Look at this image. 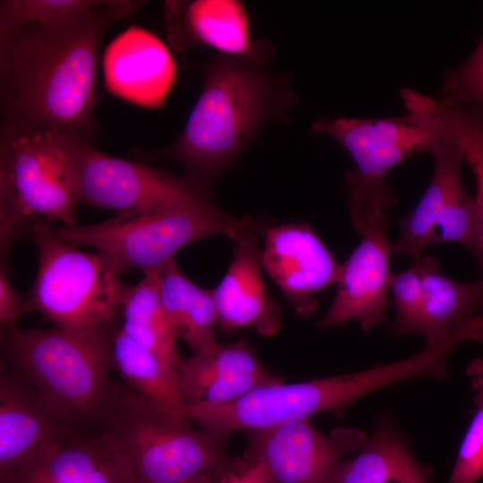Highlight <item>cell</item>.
Here are the masks:
<instances>
[{
	"label": "cell",
	"mask_w": 483,
	"mask_h": 483,
	"mask_svg": "<svg viewBox=\"0 0 483 483\" xmlns=\"http://www.w3.org/2000/svg\"><path fill=\"white\" fill-rule=\"evenodd\" d=\"M144 3L108 0L73 19L0 34L1 98L6 118L90 140L96 75L106 27Z\"/></svg>",
	"instance_id": "obj_1"
},
{
	"label": "cell",
	"mask_w": 483,
	"mask_h": 483,
	"mask_svg": "<svg viewBox=\"0 0 483 483\" xmlns=\"http://www.w3.org/2000/svg\"><path fill=\"white\" fill-rule=\"evenodd\" d=\"M266 65L224 54L202 64V89L181 134L164 148L139 152V158L179 161L183 176L211 197L216 180L262 128L271 121L286 122L298 104L290 78Z\"/></svg>",
	"instance_id": "obj_2"
},
{
	"label": "cell",
	"mask_w": 483,
	"mask_h": 483,
	"mask_svg": "<svg viewBox=\"0 0 483 483\" xmlns=\"http://www.w3.org/2000/svg\"><path fill=\"white\" fill-rule=\"evenodd\" d=\"M114 329L2 330V362L66 428L97 427L115 386L110 377Z\"/></svg>",
	"instance_id": "obj_3"
},
{
	"label": "cell",
	"mask_w": 483,
	"mask_h": 483,
	"mask_svg": "<svg viewBox=\"0 0 483 483\" xmlns=\"http://www.w3.org/2000/svg\"><path fill=\"white\" fill-rule=\"evenodd\" d=\"M191 423L115 383L97 436L120 458L132 483L224 479L242 463L229 453L225 438Z\"/></svg>",
	"instance_id": "obj_4"
},
{
	"label": "cell",
	"mask_w": 483,
	"mask_h": 483,
	"mask_svg": "<svg viewBox=\"0 0 483 483\" xmlns=\"http://www.w3.org/2000/svg\"><path fill=\"white\" fill-rule=\"evenodd\" d=\"M79 138L21 119H5L0 146L1 261L13 242L29 235L39 223L78 225Z\"/></svg>",
	"instance_id": "obj_5"
},
{
	"label": "cell",
	"mask_w": 483,
	"mask_h": 483,
	"mask_svg": "<svg viewBox=\"0 0 483 483\" xmlns=\"http://www.w3.org/2000/svg\"><path fill=\"white\" fill-rule=\"evenodd\" d=\"M250 216L234 217L216 204L133 210L92 225L52 228L61 240L75 246L87 245L106 256L123 273L157 269L195 242L225 235L234 242L266 227Z\"/></svg>",
	"instance_id": "obj_6"
},
{
	"label": "cell",
	"mask_w": 483,
	"mask_h": 483,
	"mask_svg": "<svg viewBox=\"0 0 483 483\" xmlns=\"http://www.w3.org/2000/svg\"><path fill=\"white\" fill-rule=\"evenodd\" d=\"M29 237L38 251L36 279L28 292L30 311L68 330L112 326L128 287L114 264L61 240L46 223L35 225Z\"/></svg>",
	"instance_id": "obj_7"
},
{
	"label": "cell",
	"mask_w": 483,
	"mask_h": 483,
	"mask_svg": "<svg viewBox=\"0 0 483 483\" xmlns=\"http://www.w3.org/2000/svg\"><path fill=\"white\" fill-rule=\"evenodd\" d=\"M310 131L330 137L352 157L344 186L351 218L369 212L393 211L398 199L387 182L388 173L419 152L442 142L418 114L383 118L336 117L315 121Z\"/></svg>",
	"instance_id": "obj_8"
},
{
	"label": "cell",
	"mask_w": 483,
	"mask_h": 483,
	"mask_svg": "<svg viewBox=\"0 0 483 483\" xmlns=\"http://www.w3.org/2000/svg\"><path fill=\"white\" fill-rule=\"evenodd\" d=\"M76 181L80 204L116 213L215 204L183 175L109 156L82 138L76 144Z\"/></svg>",
	"instance_id": "obj_9"
},
{
	"label": "cell",
	"mask_w": 483,
	"mask_h": 483,
	"mask_svg": "<svg viewBox=\"0 0 483 483\" xmlns=\"http://www.w3.org/2000/svg\"><path fill=\"white\" fill-rule=\"evenodd\" d=\"M428 153L435 163L432 178L412 212L399 220L400 234L393 251L416 261L428 245L453 242L476 254L477 207L462 182L463 155L445 141L436 144Z\"/></svg>",
	"instance_id": "obj_10"
},
{
	"label": "cell",
	"mask_w": 483,
	"mask_h": 483,
	"mask_svg": "<svg viewBox=\"0 0 483 483\" xmlns=\"http://www.w3.org/2000/svg\"><path fill=\"white\" fill-rule=\"evenodd\" d=\"M244 433L250 456L263 462L272 483H331L342 459L360 451L369 437L359 428L325 434L309 419Z\"/></svg>",
	"instance_id": "obj_11"
},
{
	"label": "cell",
	"mask_w": 483,
	"mask_h": 483,
	"mask_svg": "<svg viewBox=\"0 0 483 483\" xmlns=\"http://www.w3.org/2000/svg\"><path fill=\"white\" fill-rule=\"evenodd\" d=\"M390 212H375L353 224L362 240L342 264L336 294L318 328H331L349 320L369 332L386 319L387 292L394 253L387 237Z\"/></svg>",
	"instance_id": "obj_12"
},
{
	"label": "cell",
	"mask_w": 483,
	"mask_h": 483,
	"mask_svg": "<svg viewBox=\"0 0 483 483\" xmlns=\"http://www.w3.org/2000/svg\"><path fill=\"white\" fill-rule=\"evenodd\" d=\"M261 233L262 269L298 315L311 316L318 308L316 294L337 284L342 265L305 223L266 226Z\"/></svg>",
	"instance_id": "obj_13"
},
{
	"label": "cell",
	"mask_w": 483,
	"mask_h": 483,
	"mask_svg": "<svg viewBox=\"0 0 483 483\" xmlns=\"http://www.w3.org/2000/svg\"><path fill=\"white\" fill-rule=\"evenodd\" d=\"M164 14L168 39L177 51L204 46L264 64L275 55L270 42L252 40L249 17L239 1H165Z\"/></svg>",
	"instance_id": "obj_14"
},
{
	"label": "cell",
	"mask_w": 483,
	"mask_h": 483,
	"mask_svg": "<svg viewBox=\"0 0 483 483\" xmlns=\"http://www.w3.org/2000/svg\"><path fill=\"white\" fill-rule=\"evenodd\" d=\"M70 431L29 385L1 362L0 483L14 482Z\"/></svg>",
	"instance_id": "obj_15"
},
{
	"label": "cell",
	"mask_w": 483,
	"mask_h": 483,
	"mask_svg": "<svg viewBox=\"0 0 483 483\" xmlns=\"http://www.w3.org/2000/svg\"><path fill=\"white\" fill-rule=\"evenodd\" d=\"M106 86L114 96L148 108H160L176 80L177 66L157 36L132 26L106 47Z\"/></svg>",
	"instance_id": "obj_16"
},
{
	"label": "cell",
	"mask_w": 483,
	"mask_h": 483,
	"mask_svg": "<svg viewBox=\"0 0 483 483\" xmlns=\"http://www.w3.org/2000/svg\"><path fill=\"white\" fill-rule=\"evenodd\" d=\"M258 233H248L235 242L228 270L212 293L217 324L224 330L251 328L269 337L279 331L282 314L262 278Z\"/></svg>",
	"instance_id": "obj_17"
},
{
	"label": "cell",
	"mask_w": 483,
	"mask_h": 483,
	"mask_svg": "<svg viewBox=\"0 0 483 483\" xmlns=\"http://www.w3.org/2000/svg\"><path fill=\"white\" fill-rule=\"evenodd\" d=\"M423 298L418 334L427 343L460 335L483 343V283H461L441 273L433 256L421 257Z\"/></svg>",
	"instance_id": "obj_18"
},
{
	"label": "cell",
	"mask_w": 483,
	"mask_h": 483,
	"mask_svg": "<svg viewBox=\"0 0 483 483\" xmlns=\"http://www.w3.org/2000/svg\"><path fill=\"white\" fill-rule=\"evenodd\" d=\"M13 483L132 482L123 462L98 436H80L72 430Z\"/></svg>",
	"instance_id": "obj_19"
},
{
	"label": "cell",
	"mask_w": 483,
	"mask_h": 483,
	"mask_svg": "<svg viewBox=\"0 0 483 483\" xmlns=\"http://www.w3.org/2000/svg\"><path fill=\"white\" fill-rule=\"evenodd\" d=\"M405 104L425 119L442 141L452 143L462 151L475 175L478 214L475 255L482 267L483 283V113L470 106L445 103L415 89L407 92Z\"/></svg>",
	"instance_id": "obj_20"
},
{
	"label": "cell",
	"mask_w": 483,
	"mask_h": 483,
	"mask_svg": "<svg viewBox=\"0 0 483 483\" xmlns=\"http://www.w3.org/2000/svg\"><path fill=\"white\" fill-rule=\"evenodd\" d=\"M159 294L169 323L177 337L193 353L206 352L218 343L212 290L200 288L179 269L175 258L158 268Z\"/></svg>",
	"instance_id": "obj_21"
},
{
	"label": "cell",
	"mask_w": 483,
	"mask_h": 483,
	"mask_svg": "<svg viewBox=\"0 0 483 483\" xmlns=\"http://www.w3.org/2000/svg\"><path fill=\"white\" fill-rule=\"evenodd\" d=\"M426 478L405 437L384 418L358 454L341 462L331 483H418Z\"/></svg>",
	"instance_id": "obj_22"
},
{
	"label": "cell",
	"mask_w": 483,
	"mask_h": 483,
	"mask_svg": "<svg viewBox=\"0 0 483 483\" xmlns=\"http://www.w3.org/2000/svg\"><path fill=\"white\" fill-rule=\"evenodd\" d=\"M120 312V328L177 372L182 358L161 302L158 268L143 272L139 283L128 284Z\"/></svg>",
	"instance_id": "obj_23"
},
{
	"label": "cell",
	"mask_w": 483,
	"mask_h": 483,
	"mask_svg": "<svg viewBox=\"0 0 483 483\" xmlns=\"http://www.w3.org/2000/svg\"><path fill=\"white\" fill-rule=\"evenodd\" d=\"M110 353L112 369L127 387L158 408L187 418V405L180 393L176 371L136 343L120 327L112 335Z\"/></svg>",
	"instance_id": "obj_24"
},
{
	"label": "cell",
	"mask_w": 483,
	"mask_h": 483,
	"mask_svg": "<svg viewBox=\"0 0 483 483\" xmlns=\"http://www.w3.org/2000/svg\"><path fill=\"white\" fill-rule=\"evenodd\" d=\"M267 369L258 360L248 340L218 343L206 352L182 359L177 369L180 393L188 406L198 403L211 385L237 374Z\"/></svg>",
	"instance_id": "obj_25"
},
{
	"label": "cell",
	"mask_w": 483,
	"mask_h": 483,
	"mask_svg": "<svg viewBox=\"0 0 483 483\" xmlns=\"http://www.w3.org/2000/svg\"><path fill=\"white\" fill-rule=\"evenodd\" d=\"M103 0H4L0 4V34L27 25H49L78 17Z\"/></svg>",
	"instance_id": "obj_26"
},
{
	"label": "cell",
	"mask_w": 483,
	"mask_h": 483,
	"mask_svg": "<svg viewBox=\"0 0 483 483\" xmlns=\"http://www.w3.org/2000/svg\"><path fill=\"white\" fill-rule=\"evenodd\" d=\"M395 320L389 332L394 335L418 334L423 298L422 272L418 261L406 270L391 275Z\"/></svg>",
	"instance_id": "obj_27"
},
{
	"label": "cell",
	"mask_w": 483,
	"mask_h": 483,
	"mask_svg": "<svg viewBox=\"0 0 483 483\" xmlns=\"http://www.w3.org/2000/svg\"><path fill=\"white\" fill-rule=\"evenodd\" d=\"M438 99L483 113V36L463 63L445 72Z\"/></svg>",
	"instance_id": "obj_28"
},
{
	"label": "cell",
	"mask_w": 483,
	"mask_h": 483,
	"mask_svg": "<svg viewBox=\"0 0 483 483\" xmlns=\"http://www.w3.org/2000/svg\"><path fill=\"white\" fill-rule=\"evenodd\" d=\"M474 393L477 411L462 440L448 483H476L483 478V390Z\"/></svg>",
	"instance_id": "obj_29"
},
{
	"label": "cell",
	"mask_w": 483,
	"mask_h": 483,
	"mask_svg": "<svg viewBox=\"0 0 483 483\" xmlns=\"http://www.w3.org/2000/svg\"><path fill=\"white\" fill-rule=\"evenodd\" d=\"M30 311L28 301L11 284L6 272L0 273V324L1 331L17 327L20 318Z\"/></svg>",
	"instance_id": "obj_30"
},
{
	"label": "cell",
	"mask_w": 483,
	"mask_h": 483,
	"mask_svg": "<svg viewBox=\"0 0 483 483\" xmlns=\"http://www.w3.org/2000/svg\"><path fill=\"white\" fill-rule=\"evenodd\" d=\"M224 483H272L269 474L258 459L249 456L225 479Z\"/></svg>",
	"instance_id": "obj_31"
},
{
	"label": "cell",
	"mask_w": 483,
	"mask_h": 483,
	"mask_svg": "<svg viewBox=\"0 0 483 483\" xmlns=\"http://www.w3.org/2000/svg\"><path fill=\"white\" fill-rule=\"evenodd\" d=\"M474 392L483 390V359L473 360L466 369Z\"/></svg>",
	"instance_id": "obj_32"
},
{
	"label": "cell",
	"mask_w": 483,
	"mask_h": 483,
	"mask_svg": "<svg viewBox=\"0 0 483 483\" xmlns=\"http://www.w3.org/2000/svg\"><path fill=\"white\" fill-rule=\"evenodd\" d=\"M224 479H217V478H199L195 479H191L183 483H224Z\"/></svg>",
	"instance_id": "obj_33"
},
{
	"label": "cell",
	"mask_w": 483,
	"mask_h": 483,
	"mask_svg": "<svg viewBox=\"0 0 483 483\" xmlns=\"http://www.w3.org/2000/svg\"><path fill=\"white\" fill-rule=\"evenodd\" d=\"M418 483H429V481H428V479L426 478V479H424L419 481Z\"/></svg>",
	"instance_id": "obj_34"
}]
</instances>
